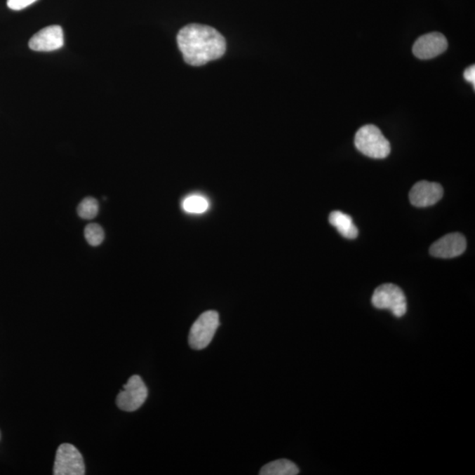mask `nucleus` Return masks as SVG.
<instances>
[{
	"instance_id": "obj_1",
	"label": "nucleus",
	"mask_w": 475,
	"mask_h": 475,
	"mask_svg": "<svg viewBox=\"0 0 475 475\" xmlns=\"http://www.w3.org/2000/svg\"><path fill=\"white\" fill-rule=\"evenodd\" d=\"M177 44L187 64L201 67L223 57L227 41L218 30L201 24H189L177 34Z\"/></svg>"
},
{
	"instance_id": "obj_2",
	"label": "nucleus",
	"mask_w": 475,
	"mask_h": 475,
	"mask_svg": "<svg viewBox=\"0 0 475 475\" xmlns=\"http://www.w3.org/2000/svg\"><path fill=\"white\" fill-rule=\"evenodd\" d=\"M355 145L360 152L373 159L387 158L391 152L389 141L373 124L360 128L355 136Z\"/></svg>"
},
{
	"instance_id": "obj_3",
	"label": "nucleus",
	"mask_w": 475,
	"mask_h": 475,
	"mask_svg": "<svg viewBox=\"0 0 475 475\" xmlns=\"http://www.w3.org/2000/svg\"><path fill=\"white\" fill-rule=\"evenodd\" d=\"M372 303L377 309L389 310L397 318L404 316L408 310L403 291L393 283H384L377 287L373 295Z\"/></svg>"
},
{
	"instance_id": "obj_4",
	"label": "nucleus",
	"mask_w": 475,
	"mask_h": 475,
	"mask_svg": "<svg viewBox=\"0 0 475 475\" xmlns=\"http://www.w3.org/2000/svg\"><path fill=\"white\" fill-rule=\"evenodd\" d=\"M220 326L216 311H207L194 322L189 335V344L193 349L202 350L210 345Z\"/></svg>"
},
{
	"instance_id": "obj_5",
	"label": "nucleus",
	"mask_w": 475,
	"mask_h": 475,
	"mask_svg": "<svg viewBox=\"0 0 475 475\" xmlns=\"http://www.w3.org/2000/svg\"><path fill=\"white\" fill-rule=\"evenodd\" d=\"M85 463L81 453L71 443L58 447L54 464L55 475L85 474Z\"/></svg>"
},
{
	"instance_id": "obj_6",
	"label": "nucleus",
	"mask_w": 475,
	"mask_h": 475,
	"mask_svg": "<svg viewBox=\"0 0 475 475\" xmlns=\"http://www.w3.org/2000/svg\"><path fill=\"white\" fill-rule=\"evenodd\" d=\"M148 390L140 376L131 377L123 390L116 398L118 408L123 411L133 412L142 407L147 401Z\"/></svg>"
},
{
	"instance_id": "obj_7",
	"label": "nucleus",
	"mask_w": 475,
	"mask_h": 475,
	"mask_svg": "<svg viewBox=\"0 0 475 475\" xmlns=\"http://www.w3.org/2000/svg\"><path fill=\"white\" fill-rule=\"evenodd\" d=\"M448 48V41L443 34L433 32L419 37L413 46V53L419 59L426 60L441 55Z\"/></svg>"
},
{
	"instance_id": "obj_8",
	"label": "nucleus",
	"mask_w": 475,
	"mask_h": 475,
	"mask_svg": "<svg viewBox=\"0 0 475 475\" xmlns=\"http://www.w3.org/2000/svg\"><path fill=\"white\" fill-rule=\"evenodd\" d=\"M466 248V238L459 232H453L434 242L429 248V253L434 257L449 259L462 255Z\"/></svg>"
},
{
	"instance_id": "obj_9",
	"label": "nucleus",
	"mask_w": 475,
	"mask_h": 475,
	"mask_svg": "<svg viewBox=\"0 0 475 475\" xmlns=\"http://www.w3.org/2000/svg\"><path fill=\"white\" fill-rule=\"evenodd\" d=\"M443 196V189L439 183L421 181L415 183L409 193L413 206L419 208L434 206Z\"/></svg>"
},
{
	"instance_id": "obj_10",
	"label": "nucleus",
	"mask_w": 475,
	"mask_h": 475,
	"mask_svg": "<svg viewBox=\"0 0 475 475\" xmlns=\"http://www.w3.org/2000/svg\"><path fill=\"white\" fill-rule=\"evenodd\" d=\"M64 32L60 26L44 27L31 38L29 45L34 51H53L64 46Z\"/></svg>"
},
{
	"instance_id": "obj_11",
	"label": "nucleus",
	"mask_w": 475,
	"mask_h": 475,
	"mask_svg": "<svg viewBox=\"0 0 475 475\" xmlns=\"http://www.w3.org/2000/svg\"><path fill=\"white\" fill-rule=\"evenodd\" d=\"M329 223L337 229L340 234L346 239L353 240L359 236V229L354 225L352 217L342 211H333L329 215Z\"/></svg>"
},
{
	"instance_id": "obj_12",
	"label": "nucleus",
	"mask_w": 475,
	"mask_h": 475,
	"mask_svg": "<svg viewBox=\"0 0 475 475\" xmlns=\"http://www.w3.org/2000/svg\"><path fill=\"white\" fill-rule=\"evenodd\" d=\"M299 473L297 464L286 459L272 461L265 464L260 471L261 475H296Z\"/></svg>"
},
{
	"instance_id": "obj_13",
	"label": "nucleus",
	"mask_w": 475,
	"mask_h": 475,
	"mask_svg": "<svg viewBox=\"0 0 475 475\" xmlns=\"http://www.w3.org/2000/svg\"><path fill=\"white\" fill-rule=\"evenodd\" d=\"M182 208L187 213L201 214L208 210L209 202L202 196H190L183 201Z\"/></svg>"
},
{
	"instance_id": "obj_14",
	"label": "nucleus",
	"mask_w": 475,
	"mask_h": 475,
	"mask_svg": "<svg viewBox=\"0 0 475 475\" xmlns=\"http://www.w3.org/2000/svg\"><path fill=\"white\" fill-rule=\"evenodd\" d=\"M99 211L98 201L93 197H86L78 207L79 216L84 220H93L97 216Z\"/></svg>"
},
{
	"instance_id": "obj_15",
	"label": "nucleus",
	"mask_w": 475,
	"mask_h": 475,
	"mask_svg": "<svg viewBox=\"0 0 475 475\" xmlns=\"http://www.w3.org/2000/svg\"><path fill=\"white\" fill-rule=\"evenodd\" d=\"M85 237L86 241L93 247L102 243L104 241V231L98 224H90L85 229Z\"/></svg>"
},
{
	"instance_id": "obj_16",
	"label": "nucleus",
	"mask_w": 475,
	"mask_h": 475,
	"mask_svg": "<svg viewBox=\"0 0 475 475\" xmlns=\"http://www.w3.org/2000/svg\"><path fill=\"white\" fill-rule=\"evenodd\" d=\"M36 1V0H8V6L15 11H20Z\"/></svg>"
},
{
	"instance_id": "obj_17",
	"label": "nucleus",
	"mask_w": 475,
	"mask_h": 475,
	"mask_svg": "<svg viewBox=\"0 0 475 475\" xmlns=\"http://www.w3.org/2000/svg\"><path fill=\"white\" fill-rule=\"evenodd\" d=\"M464 79L467 81L470 82L471 84H473L474 88L475 86V67L474 65H471L468 67L466 71L464 72Z\"/></svg>"
}]
</instances>
